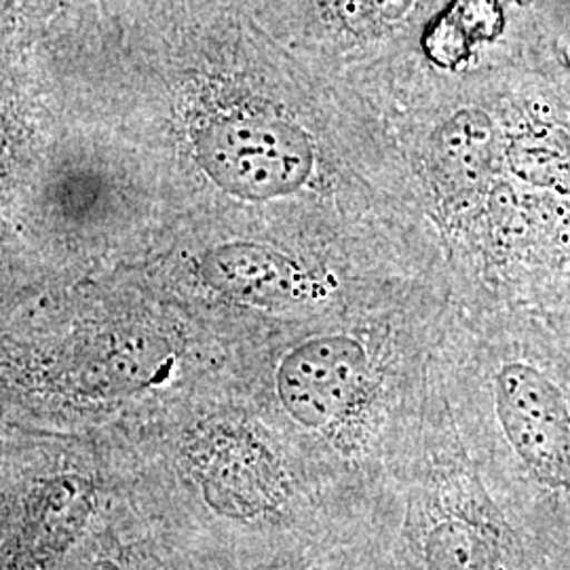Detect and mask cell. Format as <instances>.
Instances as JSON below:
<instances>
[{
    "instance_id": "1",
    "label": "cell",
    "mask_w": 570,
    "mask_h": 570,
    "mask_svg": "<svg viewBox=\"0 0 570 570\" xmlns=\"http://www.w3.org/2000/svg\"><path fill=\"white\" fill-rule=\"evenodd\" d=\"M197 159L212 183L247 202L296 193L315 165L313 148L298 127L263 117L209 122L197 136Z\"/></svg>"
},
{
    "instance_id": "2",
    "label": "cell",
    "mask_w": 570,
    "mask_h": 570,
    "mask_svg": "<svg viewBox=\"0 0 570 570\" xmlns=\"http://www.w3.org/2000/svg\"><path fill=\"white\" fill-rule=\"evenodd\" d=\"M497 412L515 452L551 487H570V407L562 391L530 364L497 376Z\"/></svg>"
},
{
    "instance_id": "3",
    "label": "cell",
    "mask_w": 570,
    "mask_h": 570,
    "mask_svg": "<svg viewBox=\"0 0 570 570\" xmlns=\"http://www.w3.org/2000/svg\"><path fill=\"white\" fill-rule=\"evenodd\" d=\"M366 348L360 341L332 334L294 346L277 367V393L285 412L306 429H322L364 387Z\"/></svg>"
},
{
    "instance_id": "4",
    "label": "cell",
    "mask_w": 570,
    "mask_h": 570,
    "mask_svg": "<svg viewBox=\"0 0 570 570\" xmlns=\"http://www.w3.org/2000/svg\"><path fill=\"white\" fill-rule=\"evenodd\" d=\"M202 273L214 289L249 305H292L322 292L305 266L266 245H223L205 256Z\"/></svg>"
},
{
    "instance_id": "5",
    "label": "cell",
    "mask_w": 570,
    "mask_h": 570,
    "mask_svg": "<svg viewBox=\"0 0 570 570\" xmlns=\"http://www.w3.org/2000/svg\"><path fill=\"white\" fill-rule=\"evenodd\" d=\"M513 169L532 184L570 195V140L553 127H529L510 146Z\"/></svg>"
},
{
    "instance_id": "6",
    "label": "cell",
    "mask_w": 570,
    "mask_h": 570,
    "mask_svg": "<svg viewBox=\"0 0 570 570\" xmlns=\"http://www.w3.org/2000/svg\"><path fill=\"white\" fill-rule=\"evenodd\" d=\"M87 510L82 505H53L45 510L26 527L18 553L13 556V570H47L66 548L75 541L85 524Z\"/></svg>"
},
{
    "instance_id": "7",
    "label": "cell",
    "mask_w": 570,
    "mask_h": 570,
    "mask_svg": "<svg viewBox=\"0 0 570 570\" xmlns=\"http://www.w3.org/2000/svg\"><path fill=\"white\" fill-rule=\"evenodd\" d=\"M428 570H497L489 541L461 520H446L429 532Z\"/></svg>"
},
{
    "instance_id": "8",
    "label": "cell",
    "mask_w": 570,
    "mask_h": 570,
    "mask_svg": "<svg viewBox=\"0 0 570 570\" xmlns=\"http://www.w3.org/2000/svg\"><path fill=\"white\" fill-rule=\"evenodd\" d=\"M489 150L490 127L482 115H456L440 134V159L454 178H478Z\"/></svg>"
},
{
    "instance_id": "9",
    "label": "cell",
    "mask_w": 570,
    "mask_h": 570,
    "mask_svg": "<svg viewBox=\"0 0 570 570\" xmlns=\"http://www.w3.org/2000/svg\"><path fill=\"white\" fill-rule=\"evenodd\" d=\"M89 570H121L115 562H110V560H102V562H98V564H94Z\"/></svg>"
},
{
    "instance_id": "10",
    "label": "cell",
    "mask_w": 570,
    "mask_h": 570,
    "mask_svg": "<svg viewBox=\"0 0 570 570\" xmlns=\"http://www.w3.org/2000/svg\"><path fill=\"white\" fill-rule=\"evenodd\" d=\"M2 146H4V131H2V122H0V153H2Z\"/></svg>"
},
{
    "instance_id": "11",
    "label": "cell",
    "mask_w": 570,
    "mask_h": 570,
    "mask_svg": "<svg viewBox=\"0 0 570 570\" xmlns=\"http://www.w3.org/2000/svg\"><path fill=\"white\" fill-rule=\"evenodd\" d=\"M381 2H393V0H381Z\"/></svg>"
}]
</instances>
